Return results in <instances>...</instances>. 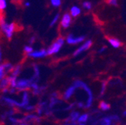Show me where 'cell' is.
<instances>
[{
    "mask_svg": "<svg viewBox=\"0 0 126 125\" xmlns=\"http://www.w3.org/2000/svg\"><path fill=\"white\" fill-rule=\"evenodd\" d=\"M113 123V121L110 118V117L107 116V117H103L101 119L96 121L95 122H94L92 125H112Z\"/></svg>",
    "mask_w": 126,
    "mask_h": 125,
    "instance_id": "obj_11",
    "label": "cell"
},
{
    "mask_svg": "<svg viewBox=\"0 0 126 125\" xmlns=\"http://www.w3.org/2000/svg\"><path fill=\"white\" fill-rule=\"evenodd\" d=\"M86 39L85 35H80V36H75L73 34H69L65 39V41L69 45H77L83 43Z\"/></svg>",
    "mask_w": 126,
    "mask_h": 125,
    "instance_id": "obj_5",
    "label": "cell"
},
{
    "mask_svg": "<svg viewBox=\"0 0 126 125\" xmlns=\"http://www.w3.org/2000/svg\"><path fill=\"white\" fill-rule=\"evenodd\" d=\"M21 72V65H17L16 67H14L13 70H11V74L14 76L18 77V76L20 75Z\"/></svg>",
    "mask_w": 126,
    "mask_h": 125,
    "instance_id": "obj_21",
    "label": "cell"
},
{
    "mask_svg": "<svg viewBox=\"0 0 126 125\" xmlns=\"http://www.w3.org/2000/svg\"><path fill=\"white\" fill-rule=\"evenodd\" d=\"M10 87V81L9 78L8 77H4L3 79L0 81V89L2 91L5 88H9Z\"/></svg>",
    "mask_w": 126,
    "mask_h": 125,
    "instance_id": "obj_18",
    "label": "cell"
},
{
    "mask_svg": "<svg viewBox=\"0 0 126 125\" xmlns=\"http://www.w3.org/2000/svg\"><path fill=\"white\" fill-rule=\"evenodd\" d=\"M89 113H83L80 114V116L78 118L77 120V123H82V124H86L89 120Z\"/></svg>",
    "mask_w": 126,
    "mask_h": 125,
    "instance_id": "obj_19",
    "label": "cell"
},
{
    "mask_svg": "<svg viewBox=\"0 0 126 125\" xmlns=\"http://www.w3.org/2000/svg\"><path fill=\"white\" fill-rule=\"evenodd\" d=\"M30 5H31L30 2H29V1H26V2H24V6H25V7L28 8V7H30Z\"/></svg>",
    "mask_w": 126,
    "mask_h": 125,
    "instance_id": "obj_32",
    "label": "cell"
},
{
    "mask_svg": "<svg viewBox=\"0 0 126 125\" xmlns=\"http://www.w3.org/2000/svg\"><path fill=\"white\" fill-rule=\"evenodd\" d=\"M45 86H40L37 82H32L31 85V89L32 90V93L35 95H39L45 89Z\"/></svg>",
    "mask_w": 126,
    "mask_h": 125,
    "instance_id": "obj_12",
    "label": "cell"
},
{
    "mask_svg": "<svg viewBox=\"0 0 126 125\" xmlns=\"http://www.w3.org/2000/svg\"><path fill=\"white\" fill-rule=\"evenodd\" d=\"M65 43V40L62 37L58 38L47 49L48 56H52V55H55L58 53L62 48V46H64Z\"/></svg>",
    "mask_w": 126,
    "mask_h": 125,
    "instance_id": "obj_2",
    "label": "cell"
},
{
    "mask_svg": "<svg viewBox=\"0 0 126 125\" xmlns=\"http://www.w3.org/2000/svg\"><path fill=\"white\" fill-rule=\"evenodd\" d=\"M28 56L32 58H42L46 57L47 56H48V53H47V50L41 49V50H33Z\"/></svg>",
    "mask_w": 126,
    "mask_h": 125,
    "instance_id": "obj_9",
    "label": "cell"
},
{
    "mask_svg": "<svg viewBox=\"0 0 126 125\" xmlns=\"http://www.w3.org/2000/svg\"><path fill=\"white\" fill-rule=\"evenodd\" d=\"M107 81H103L101 85V90H100V96L101 97L102 95H104V94L105 93L106 90H107Z\"/></svg>",
    "mask_w": 126,
    "mask_h": 125,
    "instance_id": "obj_24",
    "label": "cell"
},
{
    "mask_svg": "<svg viewBox=\"0 0 126 125\" xmlns=\"http://www.w3.org/2000/svg\"><path fill=\"white\" fill-rule=\"evenodd\" d=\"M75 86L72 83L69 87H68L66 88V90L64 91V93H63L62 95V98L64 99L66 101H68L70 100L74 95V93H75Z\"/></svg>",
    "mask_w": 126,
    "mask_h": 125,
    "instance_id": "obj_8",
    "label": "cell"
},
{
    "mask_svg": "<svg viewBox=\"0 0 126 125\" xmlns=\"http://www.w3.org/2000/svg\"><path fill=\"white\" fill-rule=\"evenodd\" d=\"M21 123L22 122H30V121H35V122H40L41 121V118L39 116V115H34V114H30V115H27L26 116H25L23 119L20 120Z\"/></svg>",
    "mask_w": 126,
    "mask_h": 125,
    "instance_id": "obj_13",
    "label": "cell"
},
{
    "mask_svg": "<svg viewBox=\"0 0 126 125\" xmlns=\"http://www.w3.org/2000/svg\"><path fill=\"white\" fill-rule=\"evenodd\" d=\"M107 42L114 49L120 48L122 45V43L121 41H119V39H117L116 38H112V37L107 38Z\"/></svg>",
    "mask_w": 126,
    "mask_h": 125,
    "instance_id": "obj_14",
    "label": "cell"
},
{
    "mask_svg": "<svg viewBox=\"0 0 126 125\" xmlns=\"http://www.w3.org/2000/svg\"><path fill=\"white\" fill-rule=\"evenodd\" d=\"M82 7L86 11H90L92 8V4L89 1H85L82 3Z\"/></svg>",
    "mask_w": 126,
    "mask_h": 125,
    "instance_id": "obj_23",
    "label": "cell"
},
{
    "mask_svg": "<svg viewBox=\"0 0 126 125\" xmlns=\"http://www.w3.org/2000/svg\"><path fill=\"white\" fill-rule=\"evenodd\" d=\"M14 2H17V3H20L23 0H13Z\"/></svg>",
    "mask_w": 126,
    "mask_h": 125,
    "instance_id": "obj_34",
    "label": "cell"
},
{
    "mask_svg": "<svg viewBox=\"0 0 126 125\" xmlns=\"http://www.w3.org/2000/svg\"><path fill=\"white\" fill-rule=\"evenodd\" d=\"M13 65L9 62H5L0 65V81L5 77V74L8 72H10L13 70Z\"/></svg>",
    "mask_w": 126,
    "mask_h": 125,
    "instance_id": "obj_7",
    "label": "cell"
},
{
    "mask_svg": "<svg viewBox=\"0 0 126 125\" xmlns=\"http://www.w3.org/2000/svg\"><path fill=\"white\" fill-rule=\"evenodd\" d=\"M32 79H20L17 80V85H16V89L20 91H27L28 89L31 88L32 83Z\"/></svg>",
    "mask_w": 126,
    "mask_h": 125,
    "instance_id": "obj_3",
    "label": "cell"
},
{
    "mask_svg": "<svg viewBox=\"0 0 126 125\" xmlns=\"http://www.w3.org/2000/svg\"><path fill=\"white\" fill-rule=\"evenodd\" d=\"M7 6H8L7 0H0V12L5 10Z\"/></svg>",
    "mask_w": 126,
    "mask_h": 125,
    "instance_id": "obj_26",
    "label": "cell"
},
{
    "mask_svg": "<svg viewBox=\"0 0 126 125\" xmlns=\"http://www.w3.org/2000/svg\"><path fill=\"white\" fill-rule=\"evenodd\" d=\"M81 8L78 5H74L70 8V14L71 15L72 17H77L81 14Z\"/></svg>",
    "mask_w": 126,
    "mask_h": 125,
    "instance_id": "obj_15",
    "label": "cell"
},
{
    "mask_svg": "<svg viewBox=\"0 0 126 125\" xmlns=\"http://www.w3.org/2000/svg\"><path fill=\"white\" fill-rule=\"evenodd\" d=\"M80 113L78 111H73L69 115V116L67 118L66 121L72 122V123L77 122V120H78V118H79V116H80Z\"/></svg>",
    "mask_w": 126,
    "mask_h": 125,
    "instance_id": "obj_16",
    "label": "cell"
},
{
    "mask_svg": "<svg viewBox=\"0 0 126 125\" xmlns=\"http://www.w3.org/2000/svg\"><path fill=\"white\" fill-rule=\"evenodd\" d=\"M2 100H3L4 103H5L6 104H8L10 106L12 107H20L21 108V103L18 102L17 100H16L13 98L8 97H3L2 98Z\"/></svg>",
    "mask_w": 126,
    "mask_h": 125,
    "instance_id": "obj_10",
    "label": "cell"
},
{
    "mask_svg": "<svg viewBox=\"0 0 126 125\" xmlns=\"http://www.w3.org/2000/svg\"><path fill=\"white\" fill-rule=\"evenodd\" d=\"M60 26L63 29H66L70 27L72 23V17L70 13H65L60 18Z\"/></svg>",
    "mask_w": 126,
    "mask_h": 125,
    "instance_id": "obj_6",
    "label": "cell"
},
{
    "mask_svg": "<svg viewBox=\"0 0 126 125\" xmlns=\"http://www.w3.org/2000/svg\"><path fill=\"white\" fill-rule=\"evenodd\" d=\"M21 103V108L25 109L26 106H27L29 103V93L26 91H24L23 93V97H22V101Z\"/></svg>",
    "mask_w": 126,
    "mask_h": 125,
    "instance_id": "obj_17",
    "label": "cell"
},
{
    "mask_svg": "<svg viewBox=\"0 0 126 125\" xmlns=\"http://www.w3.org/2000/svg\"><path fill=\"white\" fill-rule=\"evenodd\" d=\"M23 50H24V52H25L27 55H29V53H31L32 52V51L34 50V49H33L32 46V45H26V46H25Z\"/></svg>",
    "mask_w": 126,
    "mask_h": 125,
    "instance_id": "obj_27",
    "label": "cell"
},
{
    "mask_svg": "<svg viewBox=\"0 0 126 125\" xmlns=\"http://www.w3.org/2000/svg\"><path fill=\"white\" fill-rule=\"evenodd\" d=\"M106 3L111 6H117L119 0H106Z\"/></svg>",
    "mask_w": 126,
    "mask_h": 125,
    "instance_id": "obj_28",
    "label": "cell"
},
{
    "mask_svg": "<svg viewBox=\"0 0 126 125\" xmlns=\"http://www.w3.org/2000/svg\"><path fill=\"white\" fill-rule=\"evenodd\" d=\"M110 118L112 119V121H113V123L119 122V121H120V118H119L118 115H110Z\"/></svg>",
    "mask_w": 126,
    "mask_h": 125,
    "instance_id": "obj_29",
    "label": "cell"
},
{
    "mask_svg": "<svg viewBox=\"0 0 126 125\" xmlns=\"http://www.w3.org/2000/svg\"><path fill=\"white\" fill-rule=\"evenodd\" d=\"M35 40H36L35 37H34V36H33V37H32V38H30V40H29V43H30V45L33 44V43H35Z\"/></svg>",
    "mask_w": 126,
    "mask_h": 125,
    "instance_id": "obj_31",
    "label": "cell"
},
{
    "mask_svg": "<svg viewBox=\"0 0 126 125\" xmlns=\"http://www.w3.org/2000/svg\"><path fill=\"white\" fill-rule=\"evenodd\" d=\"M122 115H123V116H125V117H126V110H125L123 112H122Z\"/></svg>",
    "mask_w": 126,
    "mask_h": 125,
    "instance_id": "obj_36",
    "label": "cell"
},
{
    "mask_svg": "<svg viewBox=\"0 0 126 125\" xmlns=\"http://www.w3.org/2000/svg\"><path fill=\"white\" fill-rule=\"evenodd\" d=\"M92 40H85L83 43L79 46V47L73 53V56L74 57H77L78 56H80L81 53L87 51L88 50H89L91 47H92Z\"/></svg>",
    "mask_w": 126,
    "mask_h": 125,
    "instance_id": "obj_4",
    "label": "cell"
},
{
    "mask_svg": "<svg viewBox=\"0 0 126 125\" xmlns=\"http://www.w3.org/2000/svg\"><path fill=\"white\" fill-rule=\"evenodd\" d=\"M0 28L8 39H11L17 30V25L14 23H8L4 17H0Z\"/></svg>",
    "mask_w": 126,
    "mask_h": 125,
    "instance_id": "obj_1",
    "label": "cell"
},
{
    "mask_svg": "<svg viewBox=\"0 0 126 125\" xmlns=\"http://www.w3.org/2000/svg\"><path fill=\"white\" fill-rule=\"evenodd\" d=\"M2 50H1V47H0V61L2 60Z\"/></svg>",
    "mask_w": 126,
    "mask_h": 125,
    "instance_id": "obj_33",
    "label": "cell"
},
{
    "mask_svg": "<svg viewBox=\"0 0 126 125\" xmlns=\"http://www.w3.org/2000/svg\"><path fill=\"white\" fill-rule=\"evenodd\" d=\"M98 107L99 109L102 112H107L110 110V105L109 103L104 101V100H102L99 103V105H98Z\"/></svg>",
    "mask_w": 126,
    "mask_h": 125,
    "instance_id": "obj_20",
    "label": "cell"
},
{
    "mask_svg": "<svg viewBox=\"0 0 126 125\" xmlns=\"http://www.w3.org/2000/svg\"><path fill=\"white\" fill-rule=\"evenodd\" d=\"M60 20V14H56V15H54V17H53V19L51 20L50 23V26L52 27V26H54L58 22L59 20Z\"/></svg>",
    "mask_w": 126,
    "mask_h": 125,
    "instance_id": "obj_22",
    "label": "cell"
},
{
    "mask_svg": "<svg viewBox=\"0 0 126 125\" xmlns=\"http://www.w3.org/2000/svg\"><path fill=\"white\" fill-rule=\"evenodd\" d=\"M106 50H107V47H106V46H102V47H101V48L98 50V53L99 54H101V53H104Z\"/></svg>",
    "mask_w": 126,
    "mask_h": 125,
    "instance_id": "obj_30",
    "label": "cell"
},
{
    "mask_svg": "<svg viewBox=\"0 0 126 125\" xmlns=\"http://www.w3.org/2000/svg\"><path fill=\"white\" fill-rule=\"evenodd\" d=\"M50 2L53 8H59L62 5V0H50Z\"/></svg>",
    "mask_w": 126,
    "mask_h": 125,
    "instance_id": "obj_25",
    "label": "cell"
},
{
    "mask_svg": "<svg viewBox=\"0 0 126 125\" xmlns=\"http://www.w3.org/2000/svg\"><path fill=\"white\" fill-rule=\"evenodd\" d=\"M17 125H29V124H26V123H25V122H22V123H20V124H17Z\"/></svg>",
    "mask_w": 126,
    "mask_h": 125,
    "instance_id": "obj_35",
    "label": "cell"
}]
</instances>
